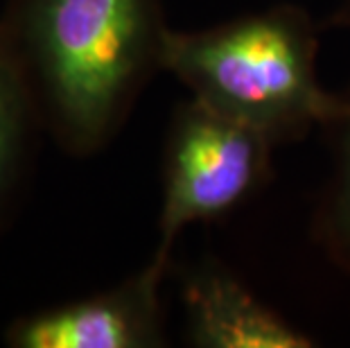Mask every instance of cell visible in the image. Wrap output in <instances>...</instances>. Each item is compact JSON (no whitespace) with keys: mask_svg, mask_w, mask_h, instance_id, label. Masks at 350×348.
<instances>
[{"mask_svg":"<svg viewBox=\"0 0 350 348\" xmlns=\"http://www.w3.org/2000/svg\"><path fill=\"white\" fill-rule=\"evenodd\" d=\"M319 29L303 7L275 5L204 29H167L163 70L278 147L346 111V93L321 84Z\"/></svg>","mask_w":350,"mask_h":348,"instance_id":"obj_2","label":"cell"},{"mask_svg":"<svg viewBox=\"0 0 350 348\" xmlns=\"http://www.w3.org/2000/svg\"><path fill=\"white\" fill-rule=\"evenodd\" d=\"M39 118L23 77L0 41V217L16 192Z\"/></svg>","mask_w":350,"mask_h":348,"instance_id":"obj_7","label":"cell"},{"mask_svg":"<svg viewBox=\"0 0 350 348\" xmlns=\"http://www.w3.org/2000/svg\"><path fill=\"white\" fill-rule=\"evenodd\" d=\"M275 145L249 124L190 98L174 111L163 157L159 244L163 267L183 228L215 222L247 202L271 172Z\"/></svg>","mask_w":350,"mask_h":348,"instance_id":"obj_3","label":"cell"},{"mask_svg":"<svg viewBox=\"0 0 350 348\" xmlns=\"http://www.w3.org/2000/svg\"><path fill=\"white\" fill-rule=\"evenodd\" d=\"M323 29H350V0H339L321 23Z\"/></svg>","mask_w":350,"mask_h":348,"instance_id":"obj_8","label":"cell"},{"mask_svg":"<svg viewBox=\"0 0 350 348\" xmlns=\"http://www.w3.org/2000/svg\"><path fill=\"white\" fill-rule=\"evenodd\" d=\"M332 134V170L314 213V240L334 267L350 271V93L346 111L325 129Z\"/></svg>","mask_w":350,"mask_h":348,"instance_id":"obj_6","label":"cell"},{"mask_svg":"<svg viewBox=\"0 0 350 348\" xmlns=\"http://www.w3.org/2000/svg\"><path fill=\"white\" fill-rule=\"evenodd\" d=\"M185 342L195 348H312L317 342L265 306L219 265H197L181 278Z\"/></svg>","mask_w":350,"mask_h":348,"instance_id":"obj_5","label":"cell"},{"mask_svg":"<svg viewBox=\"0 0 350 348\" xmlns=\"http://www.w3.org/2000/svg\"><path fill=\"white\" fill-rule=\"evenodd\" d=\"M161 0H7L0 41L39 127L72 157L104 150L163 70Z\"/></svg>","mask_w":350,"mask_h":348,"instance_id":"obj_1","label":"cell"},{"mask_svg":"<svg viewBox=\"0 0 350 348\" xmlns=\"http://www.w3.org/2000/svg\"><path fill=\"white\" fill-rule=\"evenodd\" d=\"M170 267L150 260L133 276L86 299L14 321L12 348H159L165 346L161 285Z\"/></svg>","mask_w":350,"mask_h":348,"instance_id":"obj_4","label":"cell"}]
</instances>
